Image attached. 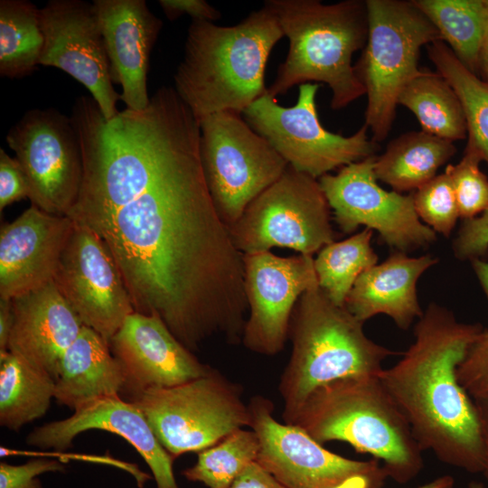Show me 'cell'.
Returning <instances> with one entry per match:
<instances>
[{"label": "cell", "mask_w": 488, "mask_h": 488, "mask_svg": "<svg viewBox=\"0 0 488 488\" xmlns=\"http://www.w3.org/2000/svg\"><path fill=\"white\" fill-rule=\"evenodd\" d=\"M456 152L454 142L424 131L402 134L377 156L374 174L393 191H416L436 175V171Z\"/></svg>", "instance_id": "obj_24"}, {"label": "cell", "mask_w": 488, "mask_h": 488, "mask_svg": "<svg viewBox=\"0 0 488 488\" xmlns=\"http://www.w3.org/2000/svg\"><path fill=\"white\" fill-rule=\"evenodd\" d=\"M44 37L39 9L27 0L0 1V75L20 79L40 65Z\"/></svg>", "instance_id": "obj_29"}, {"label": "cell", "mask_w": 488, "mask_h": 488, "mask_svg": "<svg viewBox=\"0 0 488 488\" xmlns=\"http://www.w3.org/2000/svg\"><path fill=\"white\" fill-rule=\"evenodd\" d=\"M242 388L216 369L202 377L129 395L162 446L175 459L201 452L249 427Z\"/></svg>", "instance_id": "obj_7"}, {"label": "cell", "mask_w": 488, "mask_h": 488, "mask_svg": "<svg viewBox=\"0 0 488 488\" xmlns=\"http://www.w3.org/2000/svg\"><path fill=\"white\" fill-rule=\"evenodd\" d=\"M367 42L354 69L365 89V126L378 143L389 135L404 88L421 73L420 49L441 36L429 19L404 0H366ZM442 41V40H441Z\"/></svg>", "instance_id": "obj_6"}, {"label": "cell", "mask_w": 488, "mask_h": 488, "mask_svg": "<svg viewBox=\"0 0 488 488\" xmlns=\"http://www.w3.org/2000/svg\"><path fill=\"white\" fill-rule=\"evenodd\" d=\"M11 300L8 351L56 380L61 359L83 324L53 281Z\"/></svg>", "instance_id": "obj_21"}, {"label": "cell", "mask_w": 488, "mask_h": 488, "mask_svg": "<svg viewBox=\"0 0 488 488\" xmlns=\"http://www.w3.org/2000/svg\"><path fill=\"white\" fill-rule=\"evenodd\" d=\"M460 260L480 258L488 253V209L470 220H465L453 244Z\"/></svg>", "instance_id": "obj_36"}, {"label": "cell", "mask_w": 488, "mask_h": 488, "mask_svg": "<svg viewBox=\"0 0 488 488\" xmlns=\"http://www.w3.org/2000/svg\"><path fill=\"white\" fill-rule=\"evenodd\" d=\"M283 36L265 6L231 26L192 20L174 76L176 93L198 122L219 112L242 114L267 92L266 64Z\"/></svg>", "instance_id": "obj_2"}, {"label": "cell", "mask_w": 488, "mask_h": 488, "mask_svg": "<svg viewBox=\"0 0 488 488\" xmlns=\"http://www.w3.org/2000/svg\"><path fill=\"white\" fill-rule=\"evenodd\" d=\"M198 123L205 181L219 215L230 228L281 177L288 164L241 114L219 112Z\"/></svg>", "instance_id": "obj_8"}, {"label": "cell", "mask_w": 488, "mask_h": 488, "mask_svg": "<svg viewBox=\"0 0 488 488\" xmlns=\"http://www.w3.org/2000/svg\"><path fill=\"white\" fill-rule=\"evenodd\" d=\"M14 323L11 299L0 298V352L8 351V341Z\"/></svg>", "instance_id": "obj_40"}, {"label": "cell", "mask_w": 488, "mask_h": 488, "mask_svg": "<svg viewBox=\"0 0 488 488\" xmlns=\"http://www.w3.org/2000/svg\"><path fill=\"white\" fill-rule=\"evenodd\" d=\"M412 195L419 219L434 231L449 237L460 215L452 183L446 174L436 175Z\"/></svg>", "instance_id": "obj_32"}, {"label": "cell", "mask_w": 488, "mask_h": 488, "mask_svg": "<svg viewBox=\"0 0 488 488\" xmlns=\"http://www.w3.org/2000/svg\"><path fill=\"white\" fill-rule=\"evenodd\" d=\"M264 6L276 17L289 40L286 60L267 93L275 98L295 85L326 83L331 108L341 109L365 95L352 58L363 49L369 23L366 2L344 0H267Z\"/></svg>", "instance_id": "obj_4"}, {"label": "cell", "mask_w": 488, "mask_h": 488, "mask_svg": "<svg viewBox=\"0 0 488 488\" xmlns=\"http://www.w3.org/2000/svg\"><path fill=\"white\" fill-rule=\"evenodd\" d=\"M112 80L120 84L127 108L143 110L150 102L147 74L151 51L163 21L145 0H94Z\"/></svg>", "instance_id": "obj_20"}, {"label": "cell", "mask_w": 488, "mask_h": 488, "mask_svg": "<svg viewBox=\"0 0 488 488\" xmlns=\"http://www.w3.org/2000/svg\"><path fill=\"white\" fill-rule=\"evenodd\" d=\"M436 72L455 92L465 118V150L488 164V82L469 70L441 40L427 45Z\"/></svg>", "instance_id": "obj_28"}, {"label": "cell", "mask_w": 488, "mask_h": 488, "mask_svg": "<svg viewBox=\"0 0 488 488\" xmlns=\"http://www.w3.org/2000/svg\"><path fill=\"white\" fill-rule=\"evenodd\" d=\"M376 155L345 165L318 179L333 219L346 234L359 226L378 231L391 249L407 253L436 239V232L418 216L413 195L381 188L374 174Z\"/></svg>", "instance_id": "obj_13"}, {"label": "cell", "mask_w": 488, "mask_h": 488, "mask_svg": "<svg viewBox=\"0 0 488 488\" xmlns=\"http://www.w3.org/2000/svg\"><path fill=\"white\" fill-rule=\"evenodd\" d=\"M64 465L49 458L32 459L25 464L14 465L0 464V488H42L38 475L48 472H62Z\"/></svg>", "instance_id": "obj_35"}, {"label": "cell", "mask_w": 488, "mask_h": 488, "mask_svg": "<svg viewBox=\"0 0 488 488\" xmlns=\"http://www.w3.org/2000/svg\"><path fill=\"white\" fill-rule=\"evenodd\" d=\"M229 230L242 254L282 247L314 256L335 239L319 181L289 165Z\"/></svg>", "instance_id": "obj_9"}, {"label": "cell", "mask_w": 488, "mask_h": 488, "mask_svg": "<svg viewBox=\"0 0 488 488\" xmlns=\"http://www.w3.org/2000/svg\"><path fill=\"white\" fill-rule=\"evenodd\" d=\"M55 380L20 356L0 352V425L19 431L45 415L54 399Z\"/></svg>", "instance_id": "obj_25"}, {"label": "cell", "mask_w": 488, "mask_h": 488, "mask_svg": "<svg viewBox=\"0 0 488 488\" xmlns=\"http://www.w3.org/2000/svg\"><path fill=\"white\" fill-rule=\"evenodd\" d=\"M483 327L459 322L431 303L414 327V342L379 378L423 451L471 474L483 471V445L474 401L457 367Z\"/></svg>", "instance_id": "obj_1"}, {"label": "cell", "mask_w": 488, "mask_h": 488, "mask_svg": "<svg viewBox=\"0 0 488 488\" xmlns=\"http://www.w3.org/2000/svg\"><path fill=\"white\" fill-rule=\"evenodd\" d=\"M5 140L25 174L32 205L68 216L82 181L80 147L70 117L52 108L28 110Z\"/></svg>", "instance_id": "obj_12"}, {"label": "cell", "mask_w": 488, "mask_h": 488, "mask_svg": "<svg viewBox=\"0 0 488 488\" xmlns=\"http://www.w3.org/2000/svg\"><path fill=\"white\" fill-rule=\"evenodd\" d=\"M83 325L109 344L135 309L119 268L103 240L75 223L53 279Z\"/></svg>", "instance_id": "obj_14"}, {"label": "cell", "mask_w": 488, "mask_h": 488, "mask_svg": "<svg viewBox=\"0 0 488 488\" xmlns=\"http://www.w3.org/2000/svg\"><path fill=\"white\" fill-rule=\"evenodd\" d=\"M126 379L108 343L83 325L61 359L55 380L54 399L76 410L98 399L120 396Z\"/></svg>", "instance_id": "obj_23"}, {"label": "cell", "mask_w": 488, "mask_h": 488, "mask_svg": "<svg viewBox=\"0 0 488 488\" xmlns=\"http://www.w3.org/2000/svg\"><path fill=\"white\" fill-rule=\"evenodd\" d=\"M481 161L477 155L465 150L462 159L456 164H448L445 171L464 221L477 217L488 209V178L480 170Z\"/></svg>", "instance_id": "obj_33"}, {"label": "cell", "mask_w": 488, "mask_h": 488, "mask_svg": "<svg viewBox=\"0 0 488 488\" xmlns=\"http://www.w3.org/2000/svg\"><path fill=\"white\" fill-rule=\"evenodd\" d=\"M437 262L438 258L429 254L413 258L396 251L359 277L344 306L363 323L382 314L407 330L424 312L418 299L417 282Z\"/></svg>", "instance_id": "obj_22"}, {"label": "cell", "mask_w": 488, "mask_h": 488, "mask_svg": "<svg viewBox=\"0 0 488 488\" xmlns=\"http://www.w3.org/2000/svg\"><path fill=\"white\" fill-rule=\"evenodd\" d=\"M478 415L482 445H483V471L488 480V401L474 400Z\"/></svg>", "instance_id": "obj_41"}, {"label": "cell", "mask_w": 488, "mask_h": 488, "mask_svg": "<svg viewBox=\"0 0 488 488\" xmlns=\"http://www.w3.org/2000/svg\"><path fill=\"white\" fill-rule=\"evenodd\" d=\"M68 216L34 205L0 230V298L13 299L52 282L74 230Z\"/></svg>", "instance_id": "obj_18"}, {"label": "cell", "mask_w": 488, "mask_h": 488, "mask_svg": "<svg viewBox=\"0 0 488 488\" xmlns=\"http://www.w3.org/2000/svg\"><path fill=\"white\" fill-rule=\"evenodd\" d=\"M466 488H487L483 483L472 481L467 484Z\"/></svg>", "instance_id": "obj_45"}, {"label": "cell", "mask_w": 488, "mask_h": 488, "mask_svg": "<svg viewBox=\"0 0 488 488\" xmlns=\"http://www.w3.org/2000/svg\"><path fill=\"white\" fill-rule=\"evenodd\" d=\"M363 324L345 306L332 302L318 284L302 294L292 313V351L278 385L284 423L318 388L380 374L383 361L396 352L371 340Z\"/></svg>", "instance_id": "obj_5"}, {"label": "cell", "mask_w": 488, "mask_h": 488, "mask_svg": "<svg viewBox=\"0 0 488 488\" xmlns=\"http://www.w3.org/2000/svg\"><path fill=\"white\" fill-rule=\"evenodd\" d=\"M479 73H482L483 80L488 82V30L480 52Z\"/></svg>", "instance_id": "obj_44"}, {"label": "cell", "mask_w": 488, "mask_h": 488, "mask_svg": "<svg viewBox=\"0 0 488 488\" xmlns=\"http://www.w3.org/2000/svg\"><path fill=\"white\" fill-rule=\"evenodd\" d=\"M248 407L259 443L256 462L285 487H383L388 476L376 459L354 460L325 449L300 427L277 421L266 397L254 396Z\"/></svg>", "instance_id": "obj_11"}, {"label": "cell", "mask_w": 488, "mask_h": 488, "mask_svg": "<svg viewBox=\"0 0 488 488\" xmlns=\"http://www.w3.org/2000/svg\"><path fill=\"white\" fill-rule=\"evenodd\" d=\"M455 479L450 474L438 476L415 488H455Z\"/></svg>", "instance_id": "obj_43"}, {"label": "cell", "mask_w": 488, "mask_h": 488, "mask_svg": "<svg viewBox=\"0 0 488 488\" xmlns=\"http://www.w3.org/2000/svg\"><path fill=\"white\" fill-rule=\"evenodd\" d=\"M164 15L174 21L183 14L192 20L215 22L221 16V12L204 0H159Z\"/></svg>", "instance_id": "obj_38"}, {"label": "cell", "mask_w": 488, "mask_h": 488, "mask_svg": "<svg viewBox=\"0 0 488 488\" xmlns=\"http://www.w3.org/2000/svg\"><path fill=\"white\" fill-rule=\"evenodd\" d=\"M259 443L256 433L239 428L218 444L198 452L194 465L182 474L208 488H230L244 469L256 462Z\"/></svg>", "instance_id": "obj_31"}, {"label": "cell", "mask_w": 488, "mask_h": 488, "mask_svg": "<svg viewBox=\"0 0 488 488\" xmlns=\"http://www.w3.org/2000/svg\"><path fill=\"white\" fill-rule=\"evenodd\" d=\"M44 37L40 65L58 68L84 85L107 121L117 114L120 99L94 3L50 0L39 9Z\"/></svg>", "instance_id": "obj_15"}, {"label": "cell", "mask_w": 488, "mask_h": 488, "mask_svg": "<svg viewBox=\"0 0 488 488\" xmlns=\"http://www.w3.org/2000/svg\"><path fill=\"white\" fill-rule=\"evenodd\" d=\"M119 362L129 395L152 388L179 385L210 373L155 315H129L109 343Z\"/></svg>", "instance_id": "obj_17"}, {"label": "cell", "mask_w": 488, "mask_h": 488, "mask_svg": "<svg viewBox=\"0 0 488 488\" xmlns=\"http://www.w3.org/2000/svg\"><path fill=\"white\" fill-rule=\"evenodd\" d=\"M399 105L416 116L426 133L451 142L467 136L461 103L451 86L437 72L422 70L404 88Z\"/></svg>", "instance_id": "obj_27"}, {"label": "cell", "mask_w": 488, "mask_h": 488, "mask_svg": "<svg viewBox=\"0 0 488 488\" xmlns=\"http://www.w3.org/2000/svg\"><path fill=\"white\" fill-rule=\"evenodd\" d=\"M456 374L473 400L488 401V329H483L471 344Z\"/></svg>", "instance_id": "obj_34"}, {"label": "cell", "mask_w": 488, "mask_h": 488, "mask_svg": "<svg viewBox=\"0 0 488 488\" xmlns=\"http://www.w3.org/2000/svg\"><path fill=\"white\" fill-rule=\"evenodd\" d=\"M474 271L488 297V262L482 258L472 260Z\"/></svg>", "instance_id": "obj_42"}, {"label": "cell", "mask_w": 488, "mask_h": 488, "mask_svg": "<svg viewBox=\"0 0 488 488\" xmlns=\"http://www.w3.org/2000/svg\"><path fill=\"white\" fill-rule=\"evenodd\" d=\"M483 5H484V7H485L486 12L488 14V0H483Z\"/></svg>", "instance_id": "obj_46"}, {"label": "cell", "mask_w": 488, "mask_h": 488, "mask_svg": "<svg viewBox=\"0 0 488 488\" xmlns=\"http://www.w3.org/2000/svg\"><path fill=\"white\" fill-rule=\"evenodd\" d=\"M242 259L249 314L241 343L258 354H277L288 338L297 300L318 284L314 258L263 251L243 254Z\"/></svg>", "instance_id": "obj_16"}, {"label": "cell", "mask_w": 488, "mask_h": 488, "mask_svg": "<svg viewBox=\"0 0 488 488\" xmlns=\"http://www.w3.org/2000/svg\"><path fill=\"white\" fill-rule=\"evenodd\" d=\"M89 429L116 434L131 444L151 469L156 488H179L173 470L174 458L157 440L139 408L119 395L95 399L65 419L36 427L25 442L33 446L64 451L78 435Z\"/></svg>", "instance_id": "obj_19"}, {"label": "cell", "mask_w": 488, "mask_h": 488, "mask_svg": "<svg viewBox=\"0 0 488 488\" xmlns=\"http://www.w3.org/2000/svg\"><path fill=\"white\" fill-rule=\"evenodd\" d=\"M438 31L441 40L473 73L479 74L488 30L483 0H411Z\"/></svg>", "instance_id": "obj_26"}, {"label": "cell", "mask_w": 488, "mask_h": 488, "mask_svg": "<svg viewBox=\"0 0 488 488\" xmlns=\"http://www.w3.org/2000/svg\"><path fill=\"white\" fill-rule=\"evenodd\" d=\"M324 445L341 441L371 455L388 478L407 483L421 472L423 450L379 376L337 380L315 389L286 422Z\"/></svg>", "instance_id": "obj_3"}, {"label": "cell", "mask_w": 488, "mask_h": 488, "mask_svg": "<svg viewBox=\"0 0 488 488\" xmlns=\"http://www.w3.org/2000/svg\"><path fill=\"white\" fill-rule=\"evenodd\" d=\"M373 230L361 231L324 246L314 258L318 286L329 299L344 306L359 277L377 264L371 241Z\"/></svg>", "instance_id": "obj_30"}, {"label": "cell", "mask_w": 488, "mask_h": 488, "mask_svg": "<svg viewBox=\"0 0 488 488\" xmlns=\"http://www.w3.org/2000/svg\"><path fill=\"white\" fill-rule=\"evenodd\" d=\"M29 196V184L18 160L0 148V211Z\"/></svg>", "instance_id": "obj_37"}, {"label": "cell", "mask_w": 488, "mask_h": 488, "mask_svg": "<svg viewBox=\"0 0 488 488\" xmlns=\"http://www.w3.org/2000/svg\"><path fill=\"white\" fill-rule=\"evenodd\" d=\"M318 83L299 85L296 105L285 108L267 92L244 111L245 121L295 170L319 179L330 171L374 155L376 142L368 127L343 136L321 124L315 97Z\"/></svg>", "instance_id": "obj_10"}, {"label": "cell", "mask_w": 488, "mask_h": 488, "mask_svg": "<svg viewBox=\"0 0 488 488\" xmlns=\"http://www.w3.org/2000/svg\"><path fill=\"white\" fill-rule=\"evenodd\" d=\"M230 488H286L257 462L249 465Z\"/></svg>", "instance_id": "obj_39"}]
</instances>
